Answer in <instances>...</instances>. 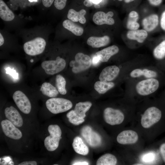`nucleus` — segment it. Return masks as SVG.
<instances>
[{"label":"nucleus","instance_id":"obj_1","mask_svg":"<svg viewBox=\"0 0 165 165\" xmlns=\"http://www.w3.org/2000/svg\"><path fill=\"white\" fill-rule=\"evenodd\" d=\"M48 130L50 135L45 139L44 144L48 151L52 152L56 149L59 146L62 131L60 127L57 124L50 125Z\"/></svg>","mask_w":165,"mask_h":165},{"label":"nucleus","instance_id":"obj_2","mask_svg":"<svg viewBox=\"0 0 165 165\" xmlns=\"http://www.w3.org/2000/svg\"><path fill=\"white\" fill-rule=\"evenodd\" d=\"M46 105L47 109L52 113L57 114L66 112L72 106L69 100L61 98H51L47 100Z\"/></svg>","mask_w":165,"mask_h":165},{"label":"nucleus","instance_id":"obj_3","mask_svg":"<svg viewBox=\"0 0 165 165\" xmlns=\"http://www.w3.org/2000/svg\"><path fill=\"white\" fill-rule=\"evenodd\" d=\"M46 42L42 37H37L25 42L23 46L25 53L27 55L35 56L42 53L44 51Z\"/></svg>","mask_w":165,"mask_h":165},{"label":"nucleus","instance_id":"obj_4","mask_svg":"<svg viewBox=\"0 0 165 165\" xmlns=\"http://www.w3.org/2000/svg\"><path fill=\"white\" fill-rule=\"evenodd\" d=\"M161 111L157 108L152 107L147 108L142 115L141 120L142 127L145 128L150 127L160 119Z\"/></svg>","mask_w":165,"mask_h":165},{"label":"nucleus","instance_id":"obj_5","mask_svg":"<svg viewBox=\"0 0 165 165\" xmlns=\"http://www.w3.org/2000/svg\"><path fill=\"white\" fill-rule=\"evenodd\" d=\"M92 61L88 55L81 53H77L75 56V60L71 61L70 66L72 67V72L75 73L86 70L91 66Z\"/></svg>","mask_w":165,"mask_h":165},{"label":"nucleus","instance_id":"obj_6","mask_svg":"<svg viewBox=\"0 0 165 165\" xmlns=\"http://www.w3.org/2000/svg\"><path fill=\"white\" fill-rule=\"evenodd\" d=\"M159 86L158 81L153 78H150L139 82L136 89L138 94L142 96H146L155 92Z\"/></svg>","mask_w":165,"mask_h":165},{"label":"nucleus","instance_id":"obj_7","mask_svg":"<svg viewBox=\"0 0 165 165\" xmlns=\"http://www.w3.org/2000/svg\"><path fill=\"white\" fill-rule=\"evenodd\" d=\"M66 63L65 60L60 57H57L55 60L43 61L41 66L46 74L53 75L62 71L65 68Z\"/></svg>","mask_w":165,"mask_h":165},{"label":"nucleus","instance_id":"obj_8","mask_svg":"<svg viewBox=\"0 0 165 165\" xmlns=\"http://www.w3.org/2000/svg\"><path fill=\"white\" fill-rule=\"evenodd\" d=\"M103 116L105 122L111 125L121 124L124 119L123 114L120 110L109 107L104 110Z\"/></svg>","mask_w":165,"mask_h":165},{"label":"nucleus","instance_id":"obj_9","mask_svg":"<svg viewBox=\"0 0 165 165\" xmlns=\"http://www.w3.org/2000/svg\"><path fill=\"white\" fill-rule=\"evenodd\" d=\"M13 98L17 106L22 112L28 114L30 112L31 108V102L23 92L20 90L16 91Z\"/></svg>","mask_w":165,"mask_h":165},{"label":"nucleus","instance_id":"obj_10","mask_svg":"<svg viewBox=\"0 0 165 165\" xmlns=\"http://www.w3.org/2000/svg\"><path fill=\"white\" fill-rule=\"evenodd\" d=\"M1 125L3 132L7 137L14 140L19 139L22 137L21 131L8 120H2Z\"/></svg>","mask_w":165,"mask_h":165},{"label":"nucleus","instance_id":"obj_11","mask_svg":"<svg viewBox=\"0 0 165 165\" xmlns=\"http://www.w3.org/2000/svg\"><path fill=\"white\" fill-rule=\"evenodd\" d=\"M138 138V135L135 131L127 130L120 132L117 136L116 140L119 144L127 145L135 143Z\"/></svg>","mask_w":165,"mask_h":165},{"label":"nucleus","instance_id":"obj_12","mask_svg":"<svg viewBox=\"0 0 165 165\" xmlns=\"http://www.w3.org/2000/svg\"><path fill=\"white\" fill-rule=\"evenodd\" d=\"M5 116L8 120L15 126L21 127L23 123V119L18 110L13 106L6 108L4 111Z\"/></svg>","mask_w":165,"mask_h":165},{"label":"nucleus","instance_id":"obj_13","mask_svg":"<svg viewBox=\"0 0 165 165\" xmlns=\"http://www.w3.org/2000/svg\"><path fill=\"white\" fill-rule=\"evenodd\" d=\"M113 15L112 11H109L107 13L102 11H98L93 15V20L94 23L98 25H112L115 23L114 20L112 18Z\"/></svg>","mask_w":165,"mask_h":165},{"label":"nucleus","instance_id":"obj_14","mask_svg":"<svg viewBox=\"0 0 165 165\" xmlns=\"http://www.w3.org/2000/svg\"><path fill=\"white\" fill-rule=\"evenodd\" d=\"M120 69L115 65L107 67L103 69L101 72L99 79L103 82H108L114 79L118 75Z\"/></svg>","mask_w":165,"mask_h":165},{"label":"nucleus","instance_id":"obj_15","mask_svg":"<svg viewBox=\"0 0 165 165\" xmlns=\"http://www.w3.org/2000/svg\"><path fill=\"white\" fill-rule=\"evenodd\" d=\"M119 51L118 47L116 46L113 45L96 52V55L99 58L101 62H106L112 56L117 53Z\"/></svg>","mask_w":165,"mask_h":165},{"label":"nucleus","instance_id":"obj_16","mask_svg":"<svg viewBox=\"0 0 165 165\" xmlns=\"http://www.w3.org/2000/svg\"><path fill=\"white\" fill-rule=\"evenodd\" d=\"M110 41V38L107 35L101 37L92 36L87 40V43L93 48H99L108 45Z\"/></svg>","mask_w":165,"mask_h":165},{"label":"nucleus","instance_id":"obj_17","mask_svg":"<svg viewBox=\"0 0 165 165\" xmlns=\"http://www.w3.org/2000/svg\"><path fill=\"white\" fill-rule=\"evenodd\" d=\"M159 22L158 16L155 14H152L143 19L142 24L143 28L147 31L150 32L155 29Z\"/></svg>","mask_w":165,"mask_h":165},{"label":"nucleus","instance_id":"obj_18","mask_svg":"<svg viewBox=\"0 0 165 165\" xmlns=\"http://www.w3.org/2000/svg\"><path fill=\"white\" fill-rule=\"evenodd\" d=\"M86 13V11L84 9L77 12L73 9H70L68 11L67 17L69 20L73 22L79 21L81 24H84L86 21L84 17Z\"/></svg>","mask_w":165,"mask_h":165},{"label":"nucleus","instance_id":"obj_19","mask_svg":"<svg viewBox=\"0 0 165 165\" xmlns=\"http://www.w3.org/2000/svg\"><path fill=\"white\" fill-rule=\"evenodd\" d=\"M15 17L13 12L3 0H0V17L4 21H10Z\"/></svg>","mask_w":165,"mask_h":165},{"label":"nucleus","instance_id":"obj_20","mask_svg":"<svg viewBox=\"0 0 165 165\" xmlns=\"http://www.w3.org/2000/svg\"><path fill=\"white\" fill-rule=\"evenodd\" d=\"M72 145L74 151L78 154L86 155L89 152V149L88 147L82 138L78 136L74 138Z\"/></svg>","mask_w":165,"mask_h":165},{"label":"nucleus","instance_id":"obj_21","mask_svg":"<svg viewBox=\"0 0 165 165\" xmlns=\"http://www.w3.org/2000/svg\"><path fill=\"white\" fill-rule=\"evenodd\" d=\"M147 36V31L143 29L131 30L127 33V36L129 39L136 40L140 43L143 42Z\"/></svg>","mask_w":165,"mask_h":165},{"label":"nucleus","instance_id":"obj_22","mask_svg":"<svg viewBox=\"0 0 165 165\" xmlns=\"http://www.w3.org/2000/svg\"><path fill=\"white\" fill-rule=\"evenodd\" d=\"M92 105L91 103L89 101L79 102L75 105L74 110V112L78 117L84 118L86 116V112L89 110Z\"/></svg>","mask_w":165,"mask_h":165},{"label":"nucleus","instance_id":"obj_23","mask_svg":"<svg viewBox=\"0 0 165 165\" xmlns=\"http://www.w3.org/2000/svg\"><path fill=\"white\" fill-rule=\"evenodd\" d=\"M62 25L65 28L71 31L75 35L81 36L84 30L82 28L69 19L64 21Z\"/></svg>","mask_w":165,"mask_h":165},{"label":"nucleus","instance_id":"obj_24","mask_svg":"<svg viewBox=\"0 0 165 165\" xmlns=\"http://www.w3.org/2000/svg\"><path fill=\"white\" fill-rule=\"evenodd\" d=\"M40 91L44 95L50 97H55L58 94L56 87L49 82H44L42 84Z\"/></svg>","mask_w":165,"mask_h":165},{"label":"nucleus","instance_id":"obj_25","mask_svg":"<svg viewBox=\"0 0 165 165\" xmlns=\"http://www.w3.org/2000/svg\"><path fill=\"white\" fill-rule=\"evenodd\" d=\"M157 75L156 72L146 69H136L132 71L130 73V76L133 78L138 77L143 75L146 78H150L156 77Z\"/></svg>","mask_w":165,"mask_h":165},{"label":"nucleus","instance_id":"obj_26","mask_svg":"<svg viewBox=\"0 0 165 165\" xmlns=\"http://www.w3.org/2000/svg\"><path fill=\"white\" fill-rule=\"evenodd\" d=\"M117 160L115 156L110 153L105 154L101 156L97 160V165H115Z\"/></svg>","mask_w":165,"mask_h":165},{"label":"nucleus","instance_id":"obj_27","mask_svg":"<svg viewBox=\"0 0 165 165\" xmlns=\"http://www.w3.org/2000/svg\"><path fill=\"white\" fill-rule=\"evenodd\" d=\"M115 86L112 82L98 81L94 85V88L99 94H104Z\"/></svg>","mask_w":165,"mask_h":165},{"label":"nucleus","instance_id":"obj_28","mask_svg":"<svg viewBox=\"0 0 165 165\" xmlns=\"http://www.w3.org/2000/svg\"><path fill=\"white\" fill-rule=\"evenodd\" d=\"M66 81L61 75H58L56 77V86L58 91L61 94L65 95L67 93L65 89Z\"/></svg>","mask_w":165,"mask_h":165},{"label":"nucleus","instance_id":"obj_29","mask_svg":"<svg viewBox=\"0 0 165 165\" xmlns=\"http://www.w3.org/2000/svg\"><path fill=\"white\" fill-rule=\"evenodd\" d=\"M154 57L158 59H161L165 57V40L156 46L153 50Z\"/></svg>","mask_w":165,"mask_h":165},{"label":"nucleus","instance_id":"obj_30","mask_svg":"<svg viewBox=\"0 0 165 165\" xmlns=\"http://www.w3.org/2000/svg\"><path fill=\"white\" fill-rule=\"evenodd\" d=\"M101 143V139L100 135L92 130L90 137L89 145L92 147L99 146Z\"/></svg>","mask_w":165,"mask_h":165},{"label":"nucleus","instance_id":"obj_31","mask_svg":"<svg viewBox=\"0 0 165 165\" xmlns=\"http://www.w3.org/2000/svg\"><path fill=\"white\" fill-rule=\"evenodd\" d=\"M69 122L74 125H79L84 121V118H82L77 116L74 112V110H72L68 112L66 115Z\"/></svg>","mask_w":165,"mask_h":165},{"label":"nucleus","instance_id":"obj_32","mask_svg":"<svg viewBox=\"0 0 165 165\" xmlns=\"http://www.w3.org/2000/svg\"><path fill=\"white\" fill-rule=\"evenodd\" d=\"M138 16L131 17L129 16L127 26L128 29L131 30H137L139 27V24L137 22Z\"/></svg>","mask_w":165,"mask_h":165},{"label":"nucleus","instance_id":"obj_33","mask_svg":"<svg viewBox=\"0 0 165 165\" xmlns=\"http://www.w3.org/2000/svg\"><path fill=\"white\" fill-rule=\"evenodd\" d=\"M92 130L90 127L86 126L83 127L81 130V134L82 136L89 145V144L90 135Z\"/></svg>","mask_w":165,"mask_h":165},{"label":"nucleus","instance_id":"obj_34","mask_svg":"<svg viewBox=\"0 0 165 165\" xmlns=\"http://www.w3.org/2000/svg\"><path fill=\"white\" fill-rule=\"evenodd\" d=\"M67 0H55L54 5L57 9L61 10L65 6Z\"/></svg>","mask_w":165,"mask_h":165},{"label":"nucleus","instance_id":"obj_35","mask_svg":"<svg viewBox=\"0 0 165 165\" xmlns=\"http://www.w3.org/2000/svg\"><path fill=\"white\" fill-rule=\"evenodd\" d=\"M160 24L162 28L165 31V10L163 12L161 15Z\"/></svg>","mask_w":165,"mask_h":165},{"label":"nucleus","instance_id":"obj_36","mask_svg":"<svg viewBox=\"0 0 165 165\" xmlns=\"http://www.w3.org/2000/svg\"><path fill=\"white\" fill-rule=\"evenodd\" d=\"M55 0H42V3L43 6L46 8L50 7Z\"/></svg>","mask_w":165,"mask_h":165},{"label":"nucleus","instance_id":"obj_37","mask_svg":"<svg viewBox=\"0 0 165 165\" xmlns=\"http://www.w3.org/2000/svg\"><path fill=\"white\" fill-rule=\"evenodd\" d=\"M160 150L162 157L165 162V143L162 144L160 145Z\"/></svg>","mask_w":165,"mask_h":165},{"label":"nucleus","instance_id":"obj_38","mask_svg":"<svg viewBox=\"0 0 165 165\" xmlns=\"http://www.w3.org/2000/svg\"><path fill=\"white\" fill-rule=\"evenodd\" d=\"M37 162L35 161H24L19 163V165H36Z\"/></svg>","mask_w":165,"mask_h":165},{"label":"nucleus","instance_id":"obj_39","mask_svg":"<svg viewBox=\"0 0 165 165\" xmlns=\"http://www.w3.org/2000/svg\"><path fill=\"white\" fill-rule=\"evenodd\" d=\"M150 3L154 6H158L162 3V0H148Z\"/></svg>","mask_w":165,"mask_h":165},{"label":"nucleus","instance_id":"obj_40","mask_svg":"<svg viewBox=\"0 0 165 165\" xmlns=\"http://www.w3.org/2000/svg\"><path fill=\"white\" fill-rule=\"evenodd\" d=\"M100 61L99 58L97 56L94 57L92 61V63L94 65H97Z\"/></svg>","mask_w":165,"mask_h":165},{"label":"nucleus","instance_id":"obj_41","mask_svg":"<svg viewBox=\"0 0 165 165\" xmlns=\"http://www.w3.org/2000/svg\"><path fill=\"white\" fill-rule=\"evenodd\" d=\"M83 4L85 6L90 7L93 5V3L90 0H85Z\"/></svg>","mask_w":165,"mask_h":165},{"label":"nucleus","instance_id":"obj_42","mask_svg":"<svg viewBox=\"0 0 165 165\" xmlns=\"http://www.w3.org/2000/svg\"><path fill=\"white\" fill-rule=\"evenodd\" d=\"M89 163L86 161L76 162L72 164L73 165H87Z\"/></svg>","mask_w":165,"mask_h":165},{"label":"nucleus","instance_id":"obj_43","mask_svg":"<svg viewBox=\"0 0 165 165\" xmlns=\"http://www.w3.org/2000/svg\"><path fill=\"white\" fill-rule=\"evenodd\" d=\"M129 16L131 17H136L138 16V13L135 11H131L129 14Z\"/></svg>","mask_w":165,"mask_h":165},{"label":"nucleus","instance_id":"obj_44","mask_svg":"<svg viewBox=\"0 0 165 165\" xmlns=\"http://www.w3.org/2000/svg\"><path fill=\"white\" fill-rule=\"evenodd\" d=\"M4 37L0 33V46H2L4 44Z\"/></svg>","mask_w":165,"mask_h":165},{"label":"nucleus","instance_id":"obj_45","mask_svg":"<svg viewBox=\"0 0 165 165\" xmlns=\"http://www.w3.org/2000/svg\"><path fill=\"white\" fill-rule=\"evenodd\" d=\"M91 1L93 4H98L102 0H90Z\"/></svg>","mask_w":165,"mask_h":165},{"label":"nucleus","instance_id":"obj_46","mask_svg":"<svg viewBox=\"0 0 165 165\" xmlns=\"http://www.w3.org/2000/svg\"><path fill=\"white\" fill-rule=\"evenodd\" d=\"M134 0H124V1L126 3H129Z\"/></svg>","mask_w":165,"mask_h":165},{"label":"nucleus","instance_id":"obj_47","mask_svg":"<svg viewBox=\"0 0 165 165\" xmlns=\"http://www.w3.org/2000/svg\"><path fill=\"white\" fill-rule=\"evenodd\" d=\"M118 0L119 1H122L123 0Z\"/></svg>","mask_w":165,"mask_h":165}]
</instances>
